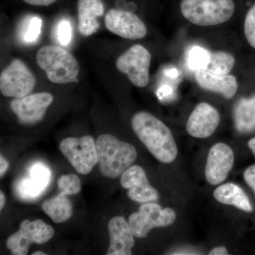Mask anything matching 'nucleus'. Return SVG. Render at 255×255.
<instances>
[{"label":"nucleus","instance_id":"15","mask_svg":"<svg viewBox=\"0 0 255 255\" xmlns=\"http://www.w3.org/2000/svg\"><path fill=\"white\" fill-rule=\"evenodd\" d=\"M28 177L23 178L16 184V192L23 200H33L41 195L49 184L50 169L41 162L30 167Z\"/></svg>","mask_w":255,"mask_h":255},{"label":"nucleus","instance_id":"20","mask_svg":"<svg viewBox=\"0 0 255 255\" xmlns=\"http://www.w3.org/2000/svg\"><path fill=\"white\" fill-rule=\"evenodd\" d=\"M234 121L238 131L246 133L255 129V95L241 99L234 110Z\"/></svg>","mask_w":255,"mask_h":255},{"label":"nucleus","instance_id":"28","mask_svg":"<svg viewBox=\"0 0 255 255\" xmlns=\"http://www.w3.org/2000/svg\"><path fill=\"white\" fill-rule=\"evenodd\" d=\"M245 181L253 189L255 196V164L248 167L244 172Z\"/></svg>","mask_w":255,"mask_h":255},{"label":"nucleus","instance_id":"3","mask_svg":"<svg viewBox=\"0 0 255 255\" xmlns=\"http://www.w3.org/2000/svg\"><path fill=\"white\" fill-rule=\"evenodd\" d=\"M36 62L53 83L63 85L78 82L77 78L80 73L78 60L60 47H42L37 53Z\"/></svg>","mask_w":255,"mask_h":255},{"label":"nucleus","instance_id":"12","mask_svg":"<svg viewBox=\"0 0 255 255\" xmlns=\"http://www.w3.org/2000/svg\"><path fill=\"white\" fill-rule=\"evenodd\" d=\"M121 184L128 190L129 199L135 202L144 204L158 200V193L149 184L145 172L140 166L128 168L121 177Z\"/></svg>","mask_w":255,"mask_h":255},{"label":"nucleus","instance_id":"16","mask_svg":"<svg viewBox=\"0 0 255 255\" xmlns=\"http://www.w3.org/2000/svg\"><path fill=\"white\" fill-rule=\"evenodd\" d=\"M110 246L107 255H130L135 244L133 233L122 216L111 219L108 225Z\"/></svg>","mask_w":255,"mask_h":255},{"label":"nucleus","instance_id":"9","mask_svg":"<svg viewBox=\"0 0 255 255\" xmlns=\"http://www.w3.org/2000/svg\"><path fill=\"white\" fill-rule=\"evenodd\" d=\"M36 83L34 75L18 59L13 60L0 75V90L6 97H26L33 91Z\"/></svg>","mask_w":255,"mask_h":255},{"label":"nucleus","instance_id":"7","mask_svg":"<svg viewBox=\"0 0 255 255\" xmlns=\"http://www.w3.org/2000/svg\"><path fill=\"white\" fill-rule=\"evenodd\" d=\"M54 233L53 228L42 220H24L18 232L8 238L6 247L11 255H26L31 244H44L53 238Z\"/></svg>","mask_w":255,"mask_h":255},{"label":"nucleus","instance_id":"33","mask_svg":"<svg viewBox=\"0 0 255 255\" xmlns=\"http://www.w3.org/2000/svg\"><path fill=\"white\" fill-rule=\"evenodd\" d=\"M5 204V196L2 191H0V210H2Z\"/></svg>","mask_w":255,"mask_h":255},{"label":"nucleus","instance_id":"24","mask_svg":"<svg viewBox=\"0 0 255 255\" xmlns=\"http://www.w3.org/2000/svg\"><path fill=\"white\" fill-rule=\"evenodd\" d=\"M210 52L200 46H193L188 53L187 62L192 70H205L209 61Z\"/></svg>","mask_w":255,"mask_h":255},{"label":"nucleus","instance_id":"32","mask_svg":"<svg viewBox=\"0 0 255 255\" xmlns=\"http://www.w3.org/2000/svg\"><path fill=\"white\" fill-rule=\"evenodd\" d=\"M248 146H249L250 148L252 150V152H253L255 156V137L254 138L251 139L249 142H248Z\"/></svg>","mask_w":255,"mask_h":255},{"label":"nucleus","instance_id":"11","mask_svg":"<svg viewBox=\"0 0 255 255\" xmlns=\"http://www.w3.org/2000/svg\"><path fill=\"white\" fill-rule=\"evenodd\" d=\"M105 22L109 31L127 39H140L147 34L145 23L130 11L110 9L106 14Z\"/></svg>","mask_w":255,"mask_h":255},{"label":"nucleus","instance_id":"17","mask_svg":"<svg viewBox=\"0 0 255 255\" xmlns=\"http://www.w3.org/2000/svg\"><path fill=\"white\" fill-rule=\"evenodd\" d=\"M195 78L201 88L221 94L226 99L232 98L237 92V80L233 75H216L199 69L196 70Z\"/></svg>","mask_w":255,"mask_h":255},{"label":"nucleus","instance_id":"27","mask_svg":"<svg viewBox=\"0 0 255 255\" xmlns=\"http://www.w3.org/2000/svg\"><path fill=\"white\" fill-rule=\"evenodd\" d=\"M244 27L248 43L255 48V4L247 13Z\"/></svg>","mask_w":255,"mask_h":255},{"label":"nucleus","instance_id":"26","mask_svg":"<svg viewBox=\"0 0 255 255\" xmlns=\"http://www.w3.org/2000/svg\"><path fill=\"white\" fill-rule=\"evenodd\" d=\"M55 36L60 45L68 46L73 38V29L69 20L65 18L60 20L55 27Z\"/></svg>","mask_w":255,"mask_h":255},{"label":"nucleus","instance_id":"21","mask_svg":"<svg viewBox=\"0 0 255 255\" xmlns=\"http://www.w3.org/2000/svg\"><path fill=\"white\" fill-rule=\"evenodd\" d=\"M42 209L54 223H60L68 221L73 215L71 201L63 193L48 199L43 203Z\"/></svg>","mask_w":255,"mask_h":255},{"label":"nucleus","instance_id":"30","mask_svg":"<svg viewBox=\"0 0 255 255\" xmlns=\"http://www.w3.org/2000/svg\"><path fill=\"white\" fill-rule=\"evenodd\" d=\"M9 167V163L4 159L2 155L0 156V175L2 177L3 174L6 172Z\"/></svg>","mask_w":255,"mask_h":255},{"label":"nucleus","instance_id":"34","mask_svg":"<svg viewBox=\"0 0 255 255\" xmlns=\"http://www.w3.org/2000/svg\"><path fill=\"white\" fill-rule=\"evenodd\" d=\"M43 252L37 251L33 253V255H46Z\"/></svg>","mask_w":255,"mask_h":255},{"label":"nucleus","instance_id":"8","mask_svg":"<svg viewBox=\"0 0 255 255\" xmlns=\"http://www.w3.org/2000/svg\"><path fill=\"white\" fill-rule=\"evenodd\" d=\"M151 55L145 47L134 45L116 62L119 71L127 75L132 85L137 87L147 86L149 82Z\"/></svg>","mask_w":255,"mask_h":255},{"label":"nucleus","instance_id":"19","mask_svg":"<svg viewBox=\"0 0 255 255\" xmlns=\"http://www.w3.org/2000/svg\"><path fill=\"white\" fill-rule=\"evenodd\" d=\"M214 196L221 204L235 206L246 212L253 211V206L246 192L239 186L233 183L219 186L214 191Z\"/></svg>","mask_w":255,"mask_h":255},{"label":"nucleus","instance_id":"6","mask_svg":"<svg viewBox=\"0 0 255 255\" xmlns=\"http://www.w3.org/2000/svg\"><path fill=\"white\" fill-rule=\"evenodd\" d=\"M176 219V214L169 208L162 209L154 202L144 203L138 212L130 215L128 219L133 236L143 238L155 228L170 226Z\"/></svg>","mask_w":255,"mask_h":255},{"label":"nucleus","instance_id":"31","mask_svg":"<svg viewBox=\"0 0 255 255\" xmlns=\"http://www.w3.org/2000/svg\"><path fill=\"white\" fill-rule=\"evenodd\" d=\"M228 255L227 249L225 247H218L210 252L209 255Z\"/></svg>","mask_w":255,"mask_h":255},{"label":"nucleus","instance_id":"1","mask_svg":"<svg viewBox=\"0 0 255 255\" xmlns=\"http://www.w3.org/2000/svg\"><path fill=\"white\" fill-rule=\"evenodd\" d=\"M131 127L140 141L159 162L170 163L177 157V146L172 132L153 115L145 112L135 114Z\"/></svg>","mask_w":255,"mask_h":255},{"label":"nucleus","instance_id":"29","mask_svg":"<svg viewBox=\"0 0 255 255\" xmlns=\"http://www.w3.org/2000/svg\"><path fill=\"white\" fill-rule=\"evenodd\" d=\"M23 1L33 6H49L57 0H23Z\"/></svg>","mask_w":255,"mask_h":255},{"label":"nucleus","instance_id":"2","mask_svg":"<svg viewBox=\"0 0 255 255\" xmlns=\"http://www.w3.org/2000/svg\"><path fill=\"white\" fill-rule=\"evenodd\" d=\"M97 155L101 173L117 179L135 162L137 151L131 144L122 141L111 134H102L97 138Z\"/></svg>","mask_w":255,"mask_h":255},{"label":"nucleus","instance_id":"13","mask_svg":"<svg viewBox=\"0 0 255 255\" xmlns=\"http://www.w3.org/2000/svg\"><path fill=\"white\" fill-rule=\"evenodd\" d=\"M234 164L232 149L225 143H217L211 147L205 169L206 180L217 185L226 180Z\"/></svg>","mask_w":255,"mask_h":255},{"label":"nucleus","instance_id":"25","mask_svg":"<svg viewBox=\"0 0 255 255\" xmlns=\"http://www.w3.org/2000/svg\"><path fill=\"white\" fill-rule=\"evenodd\" d=\"M58 188L65 195H75L81 190V182L75 174H65L58 179Z\"/></svg>","mask_w":255,"mask_h":255},{"label":"nucleus","instance_id":"18","mask_svg":"<svg viewBox=\"0 0 255 255\" xmlns=\"http://www.w3.org/2000/svg\"><path fill=\"white\" fill-rule=\"evenodd\" d=\"M78 27L83 36H91L100 27L97 17L105 13V7L101 0H78Z\"/></svg>","mask_w":255,"mask_h":255},{"label":"nucleus","instance_id":"22","mask_svg":"<svg viewBox=\"0 0 255 255\" xmlns=\"http://www.w3.org/2000/svg\"><path fill=\"white\" fill-rule=\"evenodd\" d=\"M43 21L41 18L33 15L26 16L18 26V36L25 44L36 43L41 33Z\"/></svg>","mask_w":255,"mask_h":255},{"label":"nucleus","instance_id":"4","mask_svg":"<svg viewBox=\"0 0 255 255\" xmlns=\"http://www.w3.org/2000/svg\"><path fill=\"white\" fill-rule=\"evenodd\" d=\"M181 11L188 21L201 26L226 22L235 12L233 0H182Z\"/></svg>","mask_w":255,"mask_h":255},{"label":"nucleus","instance_id":"5","mask_svg":"<svg viewBox=\"0 0 255 255\" xmlns=\"http://www.w3.org/2000/svg\"><path fill=\"white\" fill-rule=\"evenodd\" d=\"M60 149L78 173L89 174L98 163L97 145L90 135L67 137L60 142Z\"/></svg>","mask_w":255,"mask_h":255},{"label":"nucleus","instance_id":"23","mask_svg":"<svg viewBox=\"0 0 255 255\" xmlns=\"http://www.w3.org/2000/svg\"><path fill=\"white\" fill-rule=\"evenodd\" d=\"M236 60L232 55L223 51L210 53L209 63L205 69L216 75H228L234 67Z\"/></svg>","mask_w":255,"mask_h":255},{"label":"nucleus","instance_id":"10","mask_svg":"<svg viewBox=\"0 0 255 255\" xmlns=\"http://www.w3.org/2000/svg\"><path fill=\"white\" fill-rule=\"evenodd\" d=\"M53 101V95L42 92L15 98L11 101L10 108L18 117L20 123L31 125L41 122Z\"/></svg>","mask_w":255,"mask_h":255},{"label":"nucleus","instance_id":"14","mask_svg":"<svg viewBox=\"0 0 255 255\" xmlns=\"http://www.w3.org/2000/svg\"><path fill=\"white\" fill-rule=\"evenodd\" d=\"M220 122L219 112L209 104H199L188 119L187 130L196 138H206L212 135Z\"/></svg>","mask_w":255,"mask_h":255}]
</instances>
